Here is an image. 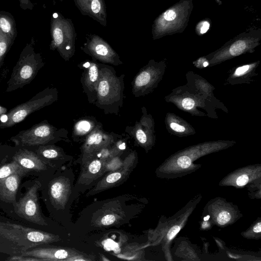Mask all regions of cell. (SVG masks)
Returning a JSON list of instances; mask_svg holds the SVG:
<instances>
[{"instance_id":"cell-1","label":"cell","mask_w":261,"mask_h":261,"mask_svg":"<svg viewBox=\"0 0 261 261\" xmlns=\"http://www.w3.org/2000/svg\"><path fill=\"white\" fill-rule=\"evenodd\" d=\"M187 83L172 90L165 100L178 109L195 116H206L200 110H204L207 116L217 118L216 109L228 112L226 107L214 96L215 88L201 76L193 71L187 73Z\"/></svg>"},{"instance_id":"cell-2","label":"cell","mask_w":261,"mask_h":261,"mask_svg":"<svg viewBox=\"0 0 261 261\" xmlns=\"http://www.w3.org/2000/svg\"><path fill=\"white\" fill-rule=\"evenodd\" d=\"M60 240L59 236L9 222H0V252L20 255L37 246Z\"/></svg>"},{"instance_id":"cell-3","label":"cell","mask_w":261,"mask_h":261,"mask_svg":"<svg viewBox=\"0 0 261 261\" xmlns=\"http://www.w3.org/2000/svg\"><path fill=\"white\" fill-rule=\"evenodd\" d=\"M100 74L94 105L105 114H116L123 104L125 74L117 75L114 68L99 63Z\"/></svg>"},{"instance_id":"cell-4","label":"cell","mask_w":261,"mask_h":261,"mask_svg":"<svg viewBox=\"0 0 261 261\" xmlns=\"http://www.w3.org/2000/svg\"><path fill=\"white\" fill-rule=\"evenodd\" d=\"M193 7V0H180L163 12L154 20L153 39L182 33L188 25Z\"/></svg>"},{"instance_id":"cell-5","label":"cell","mask_w":261,"mask_h":261,"mask_svg":"<svg viewBox=\"0 0 261 261\" xmlns=\"http://www.w3.org/2000/svg\"><path fill=\"white\" fill-rule=\"evenodd\" d=\"M44 64L41 54L35 51L34 40L32 38L21 51L7 82L5 91L13 92L29 84Z\"/></svg>"},{"instance_id":"cell-6","label":"cell","mask_w":261,"mask_h":261,"mask_svg":"<svg viewBox=\"0 0 261 261\" xmlns=\"http://www.w3.org/2000/svg\"><path fill=\"white\" fill-rule=\"evenodd\" d=\"M261 30L251 28L228 41L220 48L204 56L209 66L221 64L247 53H252L260 44Z\"/></svg>"},{"instance_id":"cell-7","label":"cell","mask_w":261,"mask_h":261,"mask_svg":"<svg viewBox=\"0 0 261 261\" xmlns=\"http://www.w3.org/2000/svg\"><path fill=\"white\" fill-rule=\"evenodd\" d=\"M68 134L66 128H57L47 120H44L28 129L20 131L10 140L16 146L32 147L54 144L60 141L69 142Z\"/></svg>"},{"instance_id":"cell-8","label":"cell","mask_w":261,"mask_h":261,"mask_svg":"<svg viewBox=\"0 0 261 261\" xmlns=\"http://www.w3.org/2000/svg\"><path fill=\"white\" fill-rule=\"evenodd\" d=\"M58 99V91L55 87H47L29 100L19 104L5 114L0 120V128L11 127L22 122L32 113L51 105Z\"/></svg>"},{"instance_id":"cell-9","label":"cell","mask_w":261,"mask_h":261,"mask_svg":"<svg viewBox=\"0 0 261 261\" xmlns=\"http://www.w3.org/2000/svg\"><path fill=\"white\" fill-rule=\"evenodd\" d=\"M166 59L150 60L141 68L132 82V93L135 97L152 93L162 80L167 68Z\"/></svg>"},{"instance_id":"cell-10","label":"cell","mask_w":261,"mask_h":261,"mask_svg":"<svg viewBox=\"0 0 261 261\" xmlns=\"http://www.w3.org/2000/svg\"><path fill=\"white\" fill-rule=\"evenodd\" d=\"M236 142L232 140L206 141L187 147L173 155L170 158L169 165H176L179 169L188 168L192 161L202 155L229 147Z\"/></svg>"},{"instance_id":"cell-11","label":"cell","mask_w":261,"mask_h":261,"mask_svg":"<svg viewBox=\"0 0 261 261\" xmlns=\"http://www.w3.org/2000/svg\"><path fill=\"white\" fill-rule=\"evenodd\" d=\"M141 112L140 119L134 125L127 126L125 132L133 139L136 145L142 147L147 152L155 142V122L145 107H142Z\"/></svg>"},{"instance_id":"cell-12","label":"cell","mask_w":261,"mask_h":261,"mask_svg":"<svg viewBox=\"0 0 261 261\" xmlns=\"http://www.w3.org/2000/svg\"><path fill=\"white\" fill-rule=\"evenodd\" d=\"M41 185L36 181L25 195L14 204V211L20 217L42 226L47 223L42 217L39 208L37 192Z\"/></svg>"},{"instance_id":"cell-13","label":"cell","mask_w":261,"mask_h":261,"mask_svg":"<svg viewBox=\"0 0 261 261\" xmlns=\"http://www.w3.org/2000/svg\"><path fill=\"white\" fill-rule=\"evenodd\" d=\"M122 136L107 132L102 127L92 132L83 142L80 157L81 165L93 158L101 150L112 145Z\"/></svg>"},{"instance_id":"cell-14","label":"cell","mask_w":261,"mask_h":261,"mask_svg":"<svg viewBox=\"0 0 261 261\" xmlns=\"http://www.w3.org/2000/svg\"><path fill=\"white\" fill-rule=\"evenodd\" d=\"M137 160L135 151L131 152L123 161L118 169L108 172L94 188L87 194L91 196L103 191L117 186L123 183L128 177Z\"/></svg>"},{"instance_id":"cell-15","label":"cell","mask_w":261,"mask_h":261,"mask_svg":"<svg viewBox=\"0 0 261 261\" xmlns=\"http://www.w3.org/2000/svg\"><path fill=\"white\" fill-rule=\"evenodd\" d=\"M77 66L83 70L80 80L83 91L89 103L94 105L100 74L99 64L95 61H87Z\"/></svg>"},{"instance_id":"cell-16","label":"cell","mask_w":261,"mask_h":261,"mask_svg":"<svg viewBox=\"0 0 261 261\" xmlns=\"http://www.w3.org/2000/svg\"><path fill=\"white\" fill-rule=\"evenodd\" d=\"M83 253L76 250L61 247H39L28 250L20 255L34 257L39 260L72 261Z\"/></svg>"},{"instance_id":"cell-17","label":"cell","mask_w":261,"mask_h":261,"mask_svg":"<svg viewBox=\"0 0 261 261\" xmlns=\"http://www.w3.org/2000/svg\"><path fill=\"white\" fill-rule=\"evenodd\" d=\"M71 193V184L64 177L60 176L50 181L48 194L50 201L56 207L63 208Z\"/></svg>"},{"instance_id":"cell-18","label":"cell","mask_w":261,"mask_h":261,"mask_svg":"<svg viewBox=\"0 0 261 261\" xmlns=\"http://www.w3.org/2000/svg\"><path fill=\"white\" fill-rule=\"evenodd\" d=\"M19 147L15 151L12 160L22 168L30 170L41 171L47 169V163L35 151L28 147Z\"/></svg>"},{"instance_id":"cell-19","label":"cell","mask_w":261,"mask_h":261,"mask_svg":"<svg viewBox=\"0 0 261 261\" xmlns=\"http://www.w3.org/2000/svg\"><path fill=\"white\" fill-rule=\"evenodd\" d=\"M108 161L94 156L82 165V170L77 184L84 185L90 184L105 173Z\"/></svg>"},{"instance_id":"cell-20","label":"cell","mask_w":261,"mask_h":261,"mask_svg":"<svg viewBox=\"0 0 261 261\" xmlns=\"http://www.w3.org/2000/svg\"><path fill=\"white\" fill-rule=\"evenodd\" d=\"M260 61L241 65L229 70L225 84L231 85L250 84L253 81V77L257 75L256 69Z\"/></svg>"},{"instance_id":"cell-21","label":"cell","mask_w":261,"mask_h":261,"mask_svg":"<svg viewBox=\"0 0 261 261\" xmlns=\"http://www.w3.org/2000/svg\"><path fill=\"white\" fill-rule=\"evenodd\" d=\"M102 127L101 123L94 116H82L74 120L71 138L74 142H83L92 132Z\"/></svg>"},{"instance_id":"cell-22","label":"cell","mask_w":261,"mask_h":261,"mask_svg":"<svg viewBox=\"0 0 261 261\" xmlns=\"http://www.w3.org/2000/svg\"><path fill=\"white\" fill-rule=\"evenodd\" d=\"M164 122L166 129L170 135L182 137L196 134L195 129L192 125L173 113H167Z\"/></svg>"},{"instance_id":"cell-23","label":"cell","mask_w":261,"mask_h":261,"mask_svg":"<svg viewBox=\"0 0 261 261\" xmlns=\"http://www.w3.org/2000/svg\"><path fill=\"white\" fill-rule=\"evenodd\" d=\"M85 51L95 60L103 64L118 66L123 63L118 55L103 43L90 44Z\"/></svg>"},{"instance_id":"cell-24","label":"cell","mask_w":261,"mask_h":261,"mask_svg":"<svg viewBox=\"0 0 261 261\" xmlns=\"http://www.w3.org/2000/svg\"><path fill=\"white\" fill-rule=\"evenodd\" d=\"M26 174L17 172L0 179V199L14 204L16 202V196L21 177Z\"/></svg>"},{"instance_id":"cell-25","label":"cell","mask_w":261,"mask_h":261,"mask_svg":"<svg viewBox=\"0 0 261 261\" xmlns=\"http://www.w3.org/2000/svg\"><path fill=\"white\" fill-rule=\"evenodd\" d=\"M35 147V152L46 163L49 161H67L71 156L65 153L64 150L54 144L40 145Z\"/></svg>"},{"instance_id":"cell-26","label":"cell","mask_w":261,"mask_h":261,"mask_svg":"<svg viewBox=\"0 0 261 261\" xmlns=\"http://www.w3.org/2000/svg\"><path fill=\"white\" fill-rule=\"evenodd\" d=\"M0 29L15 41L17 35L16 24L10 12L0 10Z\"/></svg>"},{"instance_id":"cell-27","label":"cell","mask_w":261,"mask_h":261,"mask_svg":"<svg viewBox=\"0 0 261 261\" xmlns=\"http://www.w3.org/2000/svg\"><path fill=\"white\" fill-rule=\"evenodd\" d=\"M29 171L22 168L16 161H12L0 167V179L5 178L11 174L17 172L28 173Z\"/></svg>"},{"instance_id":"cell-28","label":"cell","mask_w":261,"mask_h":261,"mask_svg":"<svg viewBox=\"0 0 261 261\" xmlns=\"http://www.w3.org/2000/svg\"><path fill=\"white\" fill-rule=\"evenodd\" d=\"M13 43L14 41L11 38L0 29V70L5 57Z\"/></svg>"},{"instance_id":"cell-29","label":"cell","mask_w":261,"mask_h":261,"mask_svg":"<svg viewBox=\"0 0 261 261\" xmlns=\"http://www.w3.org/2000/svg\"><path fill=\"white\" fill-rule=\"evenodd\" d=\"M120 212H106L100 217L98 220L100 225L108 226L116 224L121 218Z\"/></svg>"},{"instance_id":"cell-30","label":"cell","mask_w":261,"mask_h":261,"mask_svg":"<svg viewBox=\"0 0 261 261\" xmlns=\"http://www.w3.org/2000/svg\"><path fill=\"white\" fill-rule=\"evenodd\" d=\"M211 21L209 18H205L199 21L195 27V32L198 36L205 34L210 28Z\"/></svg>"},{"instance_id":"cell-31","label":"cell","mask_w":261,"mask_h":261,"mask_svg":"<svg viewBox=\"0 0 261 261\" xmlns=\"http://www.w3.org/2000/svg\"><path fill=\"white\" fill-rule=\"evenodd\" d=\"M231 218L230 214L227 212H222L220 213L217 217V221L219 224L224 225L226 224Z\"/></svg>"},{"instance_id":"cell-32","label":"cell","mask_w":261,"mask_h":261,"mask_svg":"<svg viewBox=\"0 0 261 261\" xmlns=\"http://www.w3.org/2000/svg\"><path fill=\"white\" fill-rule=\"evenodd\" d=\"M193 64L195 67L198 68H205L209 66V63L204 56L201 57L194 61Z\"/></svg>"},{"instance_id":"cell-33","label":"cell","mask_w":261,"mask_h":261,"mask_svg":"<svg viewBox=\"0 0 261 261\" xmlns=\"http://www.w3.org/2000/svg\"><path fill=\"white\" fill-rule=\"evenodd\" d=\"M20 7L23 10L29 9L32 10L34 7V4L30 0H18Z\"/></svg>"},{"instance_id":"cell-34","label":"cell","mask_w":261,"mask_h":261,"mask_svg":"<svg viewBox=\"0 0 261 261\" xmlns=\"http://www.w3.org/2000/svg\"><path fill=\"white\" fill-rule=\"evenodd\" d=\"M249 178L247 175L243 174L239 176L236 180V184L238 186L242 187L247 184Z\"/></svg>"},{"instance_id":"cell-35","label":"cell","mask_w":261,"mask_h":261,"mask_svg":"<svg viewBox=\"0 0 261 261\" xmlns=\"http://www.w3.org/2000/svg\"><path fill=\"white\" fill-rule=\"evenodd\" d=\"M100 3L98 0H93L91 3V9L94 13H97L100 10Z\"/></svg>"},{"instance_id":"cell-36","label":"cell","mask_w":261,"mask_h":261,"mask_svg":"<svg viewBox=\"0 0 261 261\" xmlns=\"http://www.w3.org/2000/svg\"><path fill=\"white\" fill-rule=\"evenodd\" d=\"M179 227L178 226H174L168 232L167 237L169 239H171L179 231Z\"/></svg>"},{"instance_id":"cell-37","label":"cell","mask_w":261,"mask_h":261,"mask_svg":"<svg viewBox=\"0 0 261 261\" xmlns=\"http://www.w3.org/2000/svg\"><path fill=\"white\" fill-rule=\"evenodd\" d=\"M253 231L256 233H259L261 231V223L258 222L253 227Z\"/></svg>"},{"instance_id":"cell-38","label":"cell","mask_w":261,"mask_h":261,"mask_svg":"<svg viewBox=\"0 0 261 261\" xmlns=\"http://www.w3.org/2000/svg\"><path fill=\"white\" fill-rule=\"evenodd\" d=\"M2 147V145L1 144H0V150H1Z\"/></svg>"}]
</instances>
